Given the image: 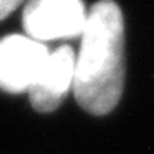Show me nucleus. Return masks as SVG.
Wrapping results in <instances>:
<instances>
[{"instance_id": "nucleus-1", "label": "nucleus", "mask_w": 154, "mask_h": 154, "mask_svg": "<svg viewBox=\"0 0 154 154\" xmlns=\"http://www.w3.org/2000/svg\"><path fill=\"white\" fill-rule=\"evenodd\" d=\"M123 17L113 0L94 4L75 57L74 96L93 115L110 113L123 93Z\"/></svg>"}, {"instance_id": "nucleus-2", "label": "nucleus", "mask_w": 154, "mask_h": 154, "mask_svg": "<svg viewBox=\"0 0 154 154\" xmlns=\"http://www.w3.org/2000/svg\"><path fill=\"white\" fill-rule=\"evenodd\" d=\"M86 21L82 0H29L22 14L26 33L39 43L81 36Z\"/></svg>"}, {"instance_id": "nucleus-3", "label": "nucleus", "mask_w": 154, "mask_h": 154, "mask_svg": "<svg viewBox=\"0 0 154 154\" xmlns=\"http://www.w3.org/2000/svg\"><path fill=\"white\" fill-rule=\"evenodd\" d=\"M48 48L29 36L11 34L0 39V89L24 93L36 82Z\"/></svg>"}, {"instance_id": "nucleus-4", "label": "nucleus", "mask_w": 154, "mask_h": 154, "mask_svg": "<svg viewBox=\"0 0 154 154\" xmlns=\"http://www.w3.org/2000/svg\"><path fill=\"white\" fill-rule=\"evenodd\" d=\"M75 53L70 46H60L48 53L36 82L29 89L31 105L38 111H53L58 108L65 94L74 88Z\"/></svg>"}, {"instance_id": "nucleus-5", "label": "nucleus", "mask_w": 154, "mask_h": 154, "mask_svg": "<svg viewBox=\"0 0 154 154\" xmlns=\"http://www.w3.org/2000/svg\"><path fill=\"white\" fill-rule=\"evenodd\" d=\"M24 0H0V21L7 17L19 4H22Z\"/></svg>"}]
</instances>
